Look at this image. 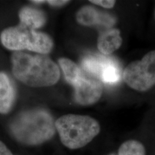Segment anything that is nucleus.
<instances>
[{
    "mask_svg": "<svg viewBox=\"0 0 155 155\" xmlns=\"http://www.w3.org/2000/svg\"><path fill=\"white\" fill-rule=\"evenodd\" d=\"M11 60L13 75L27 86L36 88L50 86L59 80V68L47 55L15 51Z\"/></svg>",
    "mask_w": 155,
    "mask_h": 155,
    "instance_id": "f257e3e1",
    "label": "nucleus"
},
{
    "mask_svg": "<svg viewBox=\"0 0 155 155\" xmlns=\"http://www.w3.org/2000/svg\"><path fill=\"white\" fill-rule=\"evenodd\" d=\"M55 122L52 116L42 109L20 113L10 126L15 138L28 145H38L50 140L55 134Z\"/></svg>",
    "mask_w": 155,
    "mask_h": 155,
    "instance_id": "f03ea898",
    "label": "nucleus"
},
{
    "mask_svg": "<svg viewBox=\"0 0 155 155\" xmlns=\"http://www.w3.org/2000/svg\"><path fill=\"white\" fill-rule=\"evenodd\" d=\"M61 142L68 148L76 150L90 143L100 132L98 122L88 116L68 114L55 121Z\"/></svg>",
    "mask_w": 155,
    "mask_h": 155,
    "instance_id": "7ed1b4c3",
    "label": "nucleus"
},
{
    "mask_svg": "<svg viewBox=\"0 0 155 155\" xmlns=\"http://www.w3.org/2000/svg\"><path fill=\"white\" fill-rule=\"evenodd\" d=\"M1 41L9 50H29L42 55L49 53L53 47V40L47 34L37 32L21 23L5 29L1 34Z\"/></svg>",
    "mask_w": 155,
    "mask_h": 155,
    "instance_id": "20e7f679",
    "label": "nucleus"
},
{
    "mask_svg": "<svg viewBox=\"0 0 155 155\" xmlns=\"http://www.w3.org/2000/svg\"><path fill=\"white\" fill-rule=\"evenodd\" d=\"M123 78L128 86L137 91L145 92L152 88L155 85V50L129 63L124 71Z\"/></svg>",
    "mask_w": 155,
    "mask_h": 155,
    "instance_id": "39448f33",
    "label": "nucleus"
},
{
    "mask_svg": "<svg viewBox=\"0 0 155 155\" xmlns=\"http://www.w3.org/2000/svg\"><path fill=\"white\" fill-rule=\"evenodd\" d=\"M74 88L75 101L83 106L96 103L103 93V86L99 78L85 72Z\"/></svg>",
    "mask_w": 155,
    "mask_h": 155,
    "instance_id": "423d86ee",
    "label": "nucleus"
},
{
    "mask_svg": "<svg viewBox=\"0 0 155 155\" xmlns=\"http://www.w3.org/2000/svg\"><path fill=\"white\" fill-rule=\"evenodd\" d=\"M78 22L84 26H95L97 25L111 27L116 20L113 17L108 14H103L94 7L85 6L77 12Z\"/></svg>",
    "mask_w": 155,
    "mask_h": 155,
    "instance_id": "0eeeda50",
    "label": "nucleus"
},
{
    "mask_svg": "<svg viewBox=\"0 0 155 155\" xmlns=\"http://www.w3.org/2000/svg\"><path fill=\"white\" fill-rule=\"evenodd\" d=\"M121 44L122 38L120 30L115 28H110L99 35L97 47L102 54L110 55L119 49Z\"/></svg>",
    "mask_w": 155,
    "mask_h": 155,
    "instance_id": "6e6552de",
    "label": "nucleus"
},
{
    "mask_svg": "<svg viewBox=\"0 0 155 155\" xmlns=\"http://www.w3.org/2000/svg\"><path fill=\"white\" fill-rule=\"evenodd\" d=\"M15 99V90L7 74L0 73V114L10 111Z\"/></svg>",
    "mask_w": 155,
    "mask_h": 155,
    "instance_id": "1a4fd4ad",
    "label": "nucleus"
},
{
    "mask_svg": "<svg viewBox=\"0 0 155 155\" xmlns=\"http://www.w3.org/2000/svg\"><path fill=\"white\" fill-rule=\"evenodd\" d=\"M19 17L21 24L33 30L41 28L46 22V17L43 12L30 7H25L21 9Z\"/></svg>",
    "mask_w": 155,
    "mask_h": 155,
    "instance_id": "9d476101",
    "label": "nucleus"
},
{
    "mask_svg": "<svg viewBox=\"0 0 155 155\" xmlns=\"http://www.w3.org/2000/svg\"><path fill=\"white\" fill-rule=\"evenodd\" d=\"M59 64L68 83L74 87L83 77L84 71L77 64L68 58L60 59Z\"/></svg>",
    "mask_w": 155,
    "mask_h": 155,
    "instance_id": "9b49d317",
    "label": "nucleus"
},
{
    "mask_svg": "<svg viewBox=\"0 0 155 155\" xmlns=\"http://www.w3.org/2000/svg\"><path fill=\"white\" fill-rule=\"evenodd\" d=\"M108 61L109 60L97 56L88 55L83 58L81 64L85 72L98 78L101 77L103 69Z\"/></svg>",
    "mask_w": 155,
    "mask_h": 155,
    "instance_id": "f8f14e48",
    "label": "nucleus"
},
{
    "mask_svg": "<svg viewBox=\"0 0 155 155\" xmlns=\"http://www.w3.org/2000/svg\"><path fill=\"white\" fill-rule=\"evenodd\" d=\"M117 155H146V150L140 141L128 140L120 146Z\"/></svg>",
    "mask_w": 155,
    "mask_h": 155,
    "instance_id": "ddd939ff",
    "label": "nucleus"
},
{
    "mask_svg": "<svg viewBox=\"0 0 155 155\" xmlns=\"http://www.w3.org/2000/svg\"><path fill=\"white\" fill-rule=\"evenodd\" d=\"M100 78L104 83L109 84H114L119 82L120 80L119 68L113 61H108L103 69Z\"/></svg>",
    "mask_w": 155,
    "mask_h": 155,
    "instance_id": "4468645a",
    "label": "nucleus"
},
{
    "mask_svg": "<svg viewBox=\"0 0 155 155\" xmlns=\"http://www.w3.org/2000/svg\"><path fill=\"white\" fill-rule=\"evenodd\" d=\"M90 2L95 4L96 5H99L104 8L111 9L115 5L116 1H113V0H91Z\"/></svg>",
    "mask_w": 155,
    "mask_h": 155,
    "instance_id": "2eb2a0df",
    "label": "nucleus"
},
{
    "mask_svg": "<svg viewBox=\"0 0 155 155\" xmlns=\"http://www.w3.org/2000/svg\"><path fill=\"white\" fill-rule=\"evenodd\" d=\"M0 155H13L7 146L0 141Z\"/></svg>",
    "mask_w": 155,
    "mask_h": 155,
    "instance_id": "dca6fc26",
    "label": "nucleus"
},
{
    "mask_svg": "<svg viewBox=\"0 0 155 155\" xmlns=\"http://www.w3.org/2000/svg\"><path fill=\"white\" fill-rule=\"evenodd\" d=\"M47 2L50 5L53 6H63L64 5H66L67 3L70 2L69 1H61V0H50V1H47Z\"/></svg>",
    "mask_w": 155,
    "mask_h": 155,
    "instance_id": "f3484780",
    "label": "nucleus"
},
{
    "mask_svg": "<svg viewBox=\"0 0 155 155\" xmlns=\"http://www.w3.org/2000/svg\"><path fill=\"white\" fill-rule=\"evenodd\" d=\"M110 155H116L115 154H110Z\"/></svg>",
    "mask_w": 155,
    "mask_h": 155,
    "instance_id": "a211bd4d",
    "label": "nucleus"
},
{
    "mask_svg": "<svg viewBox=\"0 0 155 155\" xmlns=\"http://www.w3.org/2000/svg\"><path fill=\"white\" fill-rule=\"evenodd\" d=\"M154 19H155V10H154Z\"/></svg>",
    "mask_w": 155,
    "mask_h": 155,
    "instance_id": "6ab92c4d",
    "label": "nucleus"
}]
</instances>
